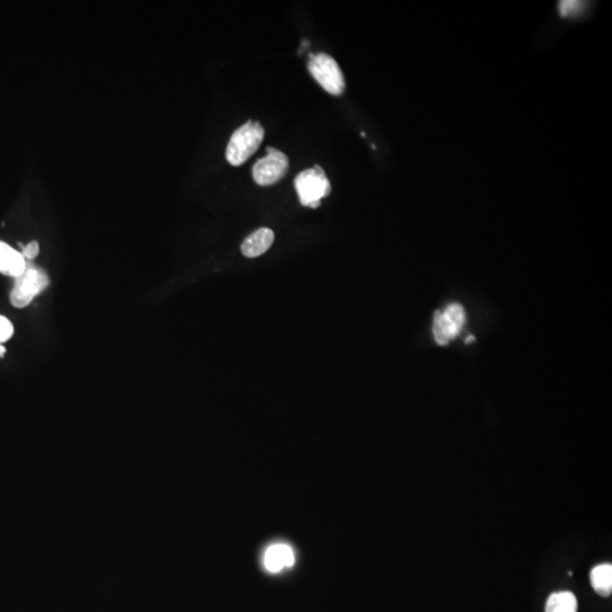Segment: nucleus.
Here are the masks:
<instances>
[{
	"label": "nucleus",
	"instance_id": "1",
	"mask_svg": "<svg viewBox=\"0 0 612 612\" xmlns=\"http://www.w3.org/2000/svg\"><path fill=\"white\" fill-rule=\"evenodd\" d=\"M50 278L42 268L37 267L32 261H26L25 269L14 280V287L11 292V303L16 308H24L32 301L44 293L49 287Z\"/></svg>",
	"mask_w": 612,
	"mask_h": 612
},
{
	"label": "nucleus",
	"instance_id": "3",
	"mask_svg": "<svg viewBox=\"0 0 612 612\" xmlns=\"http://www.w3.org/2000/svg\"><path fill=\"white\" fill-rule=\"evenodd\" d=\"M295 188L302 205L313 209L319 208L321 198L331 192L330 181L319 164L299 173L295 179Z\"/></svg>",
	"mask_w": 612,
	"mask_h": 612
},
{
	"label": "nucleus",
	"instance_id": "12",
	"mask_svg": "<svg viewBox=\"0 0 612 612\" xmlns=\"http://www.w3.org/2000/svg\"><path fill=\"white\" fill-rule=\"evenodd\" d=\"M587 8V4L582 1H561L559 4V12L563 18H574Z\"/></svg>",
	"mask_w": 612,
	"mask_h": 612
},
{
	"label": "nucleus",
	"instance_id": "7",
	"mask_svg": "<svg viewBox=\"0 0 612 612\" xmlns=\"http://www.w3.org/2000/svg\"><path fill=\"white\" fill-rule=\"evenodd\" d=\"M275 241V234L269 228H260L251 234L241 244V253L246 258H258L265 254L271 248Z\"/></svg>",
	"mask_w": 612,
	"mask_h": 612
},
{
	"label": "nucleus",
	"instance_id": "6",
	"mask_svg": "<svg viewBox=\"0 0 612 612\" xmlns=\"http://www.w3.org/2000/svg\"><path fill=\"white\" fill-rule=\"evenodd\" d=\"M267 157L256 161L252 173L256 184L261 186H270L286 175L289 160L287 155L279 150L267 148Z\"/></svg>",
	"mask_w": 612,
	"mask_h": 612
},
{
	"label": "nucleus",
	"instance_id": "8",
	"mask_svg": "<svg viewBox=\"0 0 612 612\" xmlns=\"http://www.w3.org/2000/svg\"><path fill=\"white\" fill-rule=\"evenodd\" d=\"M26 260L20 252L0 241V273L16 278L25 269Z\"/></svg>",
	"mask_w": 612,
	"mask_h": 612
},
{
	"label": "nucleus",
	"instance_id": "10",
	"mask_svg": "<svg viewBox=\"0 0 612 612\" xmlns=\"http://www.w3.org/2000/svg\"><path fill=\"white\" fill-rule=\"evenodd\" d=\"M591 585L595 592L608 598L612 593V565L601 563L591 570L589 574Z\"/></svg>",
	"mask_w": 612,
	"mask_h": 612
},
{
	"label": "nucleus",
	"instance_id": "14",
	"mask_svg": "<svg viewBox=\"0 0 612 612\" xmlns=\"http://www.w3.org/2000/svg\"><path fill=\"white\" fill-rule=\"evenodd\" d=\"M39 251H40L39 243L37 241H30L29 244L25 245V246H22V252L20 253L24 256V259L26 261H32V260H35L37 258Z\"/></svg>",
	"mask_w": 612,
	"mask_h": 612
},
{
	"label": "nucleus",
	"instance_id": "15",
	"mask_svg": "<svg viewBox=\"0 0 612 612\" xmlns=\"http://www.w3.org/2000/svg\"><path fill=\"white\" fill-rule=\"evenodd\" d=\"M5 354H6V348L4 347L3 345H0V359H3L5 356Z\"/></svg>",
	"mask_w": 612,
	"mask_h": 612
},
{
	"label": "nucleus",
	"instance_id": "5",
	"mask_svg": "<svg viewBox=\"0 0 612 612\" xmlns=\"http://www.w3.org/2000/svg\"><path fill=\"white\" fill-rule=\"evenodd\" d=\"M465 322V310L463 305L458 303L449 304L445 310L437 311L432 323L434 340L438 345H448L462 332Z\"/></svg>",
	"mask_w": 612,
	"mask_h": 612
},
{
	"label": "nucleus",
	"instance_id": "11",
	"mask_svg": "<svg viewBox=\"0 0 612 612\" xmlns=\"http://www.w3.org/2000/svg\"><path fill=\"white\" fill-rule=\"evenodd\" d=\"M577 599L569 591L553 593L546 601V612H577Z\"/></svg>",
	"mask_w": 612,
	"mask_h": 612
},
{
	"label": "nucleus",
	"instance_id": "4",
	"mask_svg": "<svg viewBox=\"0 0 612 612\" xmlns=\"http://www.w3.org/2000/svg\"><path fill=\"white\" fill-rule=\"evenodd\" d=\"M310 58L308 71L314 80L330 95H342L345 91V80L334 58L323 52L318 55L311 54Z\"/></svg>",
	"mask_w": 612,
	"mask_h": 612
},
{
	"label": "nucleus",
	"instance_id": "13",
	"mask_svg": "<svg viewBox=\"0 0 612 612\" xmlns=\"http://www.w3.org/2000/svg\"><path fill=\"white\" fill-rule=\"evenodd\" d=\"M14 335V327L12 322L5 316H0V344L7 342Z\"/></svg>",
	"mask_w": 612,
	"mask_h": 612
},
{
	"label": "nucleus",
	"instance_id": "9",
	"mask_svg": "<svg viewBox=\"0 0 612 612\" xmlns=\"http://www.w3.org/2000/svg\"><path fill=\"white\" fill-rule=\"evenodd\" d=\"M265 563L268 570L273 572H279L284 567L293 566V550L286 544H275L268 549Z\"/></svg>",
	"mask_w": 612,
	"mask_h": 612
},
{
	"label": "nucleus",
	"instance_id": "2",
	"mask_svg": "<svg viewBox=\"0 0 612 612\" xmlns=\"http://www.w3.org/2000/svg\"><path fill=\"white\" fill-rule=\"evenodd\" d=\"M265 138L260 121H248L233 133L226 150V158L233 166H241L256 152Z\"/></svg>",
	"mask_w": 612,
	"mask_h": 612
}]
</instances>
